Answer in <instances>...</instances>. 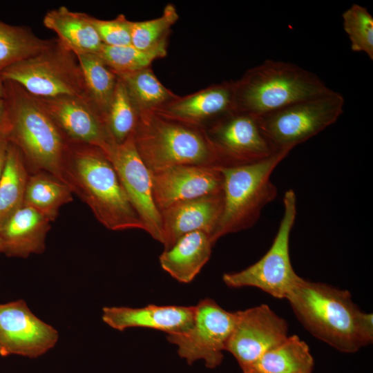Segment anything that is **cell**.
Returning <instances> with one entry per match:
<instances>
[{
  "label": "cell",
  "instance_id": "1",
  "mask_svg": "<svg viewBox=\"0 0 373 373\" xmlns=\"http://www.w3.org/2000/svg\"><path fill=\"white\" fill-rule=\"evenodd\" d=\"M286 299L303 325L315 337L344 353L373 341V315L362 312L350 293L303 278Z\"/></svg>",
  "mask_w": 373,
  "mask_h": 373
},
{
  "label": "cell",
  "instance_id": "2",
  "mask_svg": "<svg viewBox=\"0 0 373 373\" xmlns=\"http://www.w3.org/2000/svg\"><path fill=\"white\" fill-rule=\"evenodd\" d=\"M64 180L108 229L144 230L113 164L100 148L71 142Z\"/></svg>",
  "mask_w": 373,
  "mask_h": 373
},
{
  "label": "cell",
  "instance_id": "3",
  "mask_svg": "<svg viewBox=\"0 0 373 373\" xmlns=\"http://www.w3.org/2000/svg\"><path fill=\"white\" fill-rule=\"evenodd\" d=\"M4 84L2 131L7 140L21 151L30 174L45 171L64 182V164L71 142L34 96L15 82L4 80Z\"/></svg>",
  "mask_w": 373,
  "mask_h": 373
},
{
  "label": "cell",
  "instance_id": "4",
  "mask_svg": "<svg viewBox=\"0 0 373 373\" xmlns=\"http://www.w3.org/2000/svg\"><path fill=\"white\" fill-rule=\"evenodd\" d=\"M135 148L151 172L178 165L220 166L218 154L202 125L159 111L139 113L133 133Z\"/></svg>",
  "mask_w": 373,
  "mask_h": 373
},
{
  "label": "cell",
  "instance_id": "5",
  "mask_svg": "<svg viewBox=\"0 0 373 373\" xmlns=\"http://www.w3.org/2000/svg\"><path fill=\"white\" fill-rule=\"evenodd\" d=\"M234 111L258 117L332 90L314 73L272 59L248 70L234 81Z\"/></svg>",
  "mask_w": 373,
  "mask_h": 373
},
{
  "label": "cell",
  "instance_id": "6",
  "mask_svg": "<svg viewBox=\"0 0 373 373\" xmlns=\"http://www.w3.org/2000/svg\"><path fill=\"white\" fill-rule=\"evenodd\" d=\"M289 151H280L262 161L220 167L223 177V209L211 237L213 245L229 233L246 230L259 220L262 209L278 194L271 175Z\"/></svg>",
  "mask_w": 373,
  "mask_h": 373
},
{
  "label": "cell",
  "instance_id": "7",
  "mask_svg": "<svg viewBox=\"0 0 373 373\" xmlns=\"http://www.w3.org/2000/svg\"><path fill=\"white\" fill-rule=\"evenodd\" d=\"M0 76L37 97L68 95L88 99L77 55L57 38L38 53L2 70Z\"/></svg>",
  "mask_w": 373,
  "mask_h": 373
},
{
  "label": "cell",
  "instance_id": "8",
  "mask_svg": "<svg viewBox=\"0 0 373 373\" xmlns=\"http://www.w3.org/2000/svg\"><path fill=\"white\" fill-rule=\"evenodd\" d=\"M284 211L276 236L267 253L256 262L236 272L223 275L230 287H254L276 298H287L302 278L294 270L289 256V238L296 213V195L293 189L283 196Z\"/></svg>",
  "mask_w": 373,
  "mask_h": 373
},
{
  "label": "cell",
  "instance_id": "9",
  "mask_svg": "<svg viewBox=\"0 0 373 373\" xmlns=\"http://www.w3.org/2000/svg\"><path fill=\"white\" fill-rule=\"evenodd\" d=\"M343 96L335 90L258 117L264 135L277 151L296 145L333 124L343 113Z\"/></svg>",
  "mask_w": 373,
  "mask_h": 373
},
{
  "label": "cell",
  "instance_id": "10",
  "mask_svg": "<svg viewBox=\"0 0 373 373\" xmlns=\"http://www.w3.org/2000/svg\"><path fill=\"white\" fill-rule=\"evenodd\" d=\"M236 318V312L225 310L211 298H204L195 305L191 327L181 333L167 334L166 338L189 365L203 361L207 367L214 369L222 363Z\"/></svg>",
  "mask_w": 373,
  "mask_h": 373
},
{
  "label": "cell",
  "instance_id": "11",
  "mask_svg": "<svg viewBox=\"0 0 373 373\" xmlns=\"http://www.w3.org/2000/svg\"><path fill=\"white\" fill-rule=\"evenodd\" d=\"M207 132L221 167L258 162L278 152L262 131L258 117L251 114L231 112L215 121Z\"/></svg>",
  "mask_w": 373,
  "mask_h": 373
},
{
  "label": "cell",
  "instance_id": "12",
  "mask_svg": "<svg viewBox=\"0 0 373 373\" xmlns=\"http://www.w3.org/2000/svg\"><path fill=\"white\" fill-rule=\"evenodd\" d=\"M106 155L144 226V231L162 244L161 214L153 198L151 171L137 153L133 133L122 143L113 145Z\"/></svg>",
  "mask_w": 373,
  "mask_h": 373
},
{
  "label": "cell",
  "instance_id": "13",
  "mask_svg": "<svg viewBox=\"0 0 373 373\" xmlns=\"http://www.w3.org/2000/svg\"><path fill=\"white\" fill-rule=\"evenodd\" d=\"M236 314L225 351L235 357L242 370L252 365L288 337L287 322L265 304L236 312Z\"/></svg>",
  "mask_w": 373,
  "mask_h": 373
},
{
  "label": "cell",
  "instance_id": "14",
  "mask_svg": "<svg viewBox=\"0 0 373 373\" xmlns=\"http://www.w3.org/2000/svg\"><path fill=\"white\" fill-rule=\"evenodd\" d=\"M52 326L36 316L23 300L0 304V354L37 358L57 343Z\"/></svg>",
  "mask_w": 373,
  "mask_h": 373
},
{
  "label": "cell",
  "instance_id": "15",
  "mask_svg": "<svg viewBox=\"0 0 373 373\" xmlns=\"http://www.w3.org/2000/svg\"><path fill=\"white\" fill-rule=\"evenodd\" d=\"M35 97L70 142L96 146L106 154L115 144L104 118L88 99L68 95Z\"/></svg>",
  "mask_w": 373,
  "mask_h": 373
},
{
  "label": "cell",
  "instance_id": "16",
  "mask_svg": "<svg viewBox=\"0 0 373 373\" xmlns=\"http://www.w3.org/2000/svg\"><path fill=\"white\" fill-rule=\"evenodd\" d=\"M151 174L153 198L160 211L178 202L222 192L220 166L178 165Z\"/></svg>",
  "mask_w": 373,
  "mask_h": 373
},
{
  "label": "cell",
  "instance_id": "17",
  "mask_svg": "<svg viewBox=\"0 0 373 373\" xmlns=\"http://www.w3.org/2000/svg\"><path fill=\"white\" fill-rule=\"evenodd\" d=\"M222 209V192L178 202L161 210L164 249L171 247L182 236L194 231L204 232L211 239Z\"/></svg>",
  "mask_w": 373,
  "mask_h": 373
},
{
  "label": "cell",
  "instance_id": "18",
  "mask_svg": "<svg viewBox=\"0 0 373 373\" xmlns=\"http://www.w3.org/2000/svg\"><path fill=\"white\" fill-rule=\"evenodd\" d=\"M195 306L148 305L142 307H104L102 320L123 331L131 327L153 329L167 334L187 330L193 323Z\"/></svg>",
  "mask_w": 373,
  "mask_h": 373
},
{
  "label": "cell",
  "instance_id": "19",
  "mask_svg": "<svg viewBox=\"0 0 373 373\" xmlns=\"http://www.w3.org/2000/svg\"><path fill=\"white\" fill-rule=\"evenodd\" d=\"M234 105V81H230L184 97H178L157 111L184 122L202 125L203 122H214L233 112Z\"/></svg>",
  "mask_w": 373,
  "mask_h": 373
},
{
  "label": "cell",
  "instance_id": "20",
  "mask_svg": "<svg viewBox=\"0 0 373 373\" xmlns=\"http://www.w3.org/2000/svg\"><path fill=\"white\" fill-rule=\"evenodd\" d=\"M50 222L37 210L23 204L0 226L3 253L20 258L43 253Z\"/></svg>",
  "mask_w": 373,
  "mask_h": 373
},
{
  "label": "cell",
  "instance_id": "21",
  "mask_svg": "<svg viewBox=\"0 0 373 373\" xmlns=\"http://www.w3.org/2000/svg\"><path fill=\"white\" fill-rule=\"evenodd\" d=\"M213 245L204 232L186 233L164 250L159 258L160 266L178 282L189 283L209 260Z\"/></svg>",
  "mask_w": 373,
  "mask_h": 373
},
{
  "label": "cell",
  "instance_id": "22",
  "mask_svg": "<svg viewBox=\"0 0 373 373\" xmlns=\"http://www.w3.org/2000/svg\"><path fill=\"white\" fill-rule=\"evenodd\" d=\"M43 23L77 56L98 55L104 45L92 23L91 16L72 11L64 6L48 10L44 17Z\"/></svg>",
  "mask_w": 373,
  "mask_h": 373
},
{
  "label": "cell",
  "instance_id": "23",
  "mask_svg": "<svg viewBox=\"0 0 373 373\" xmlns=\"http://www.w3.org/2000/svg\"><path fill=\"white\" fill-rule=\"evenodd\" d=\"M314 358L307 343L296 335L264 354L243 373H312Z\"/></svg>",
  "mask_w": 373,
  "mask_h": 373
},
{
  "label": "cell",
  "instance_id": "24",
  "mask_svg": "<svg viewBox=\"0 0 373 373\" xmlns=\"http://www.w3.org/2000/svg\"><path fill=\"white\" fill-rule=\"evenodd\" d=\"M73 194L68 186L59 178L39 171L29 175L23 204L52 222L57 218L60 208L73 201Z\"/></svg>",
  "mask_w": 373,
  "mask_h": 373
},
{
  "label": "cell",
  "instance_id": "25",
  "mask_svg": "<svg viewBox=\"0 0 373 373\" xmlns=\"http://www.w3.org/2000/svg\"><path fill=\"white\" fill-rule=\"evenodd\" d=\"M29 175L21 151L8 142L0 179V226L23 205Z\"/></svg>",
  "mask_w": 373,
  "mask_h": 373
},
{
  "label": "cell",
  "instance_id": "26",
  "mask_svg": "<svg viewBox=\"0 0 373 373\" xmlns=\"http://www.w3.org/2000/svg\"><path fill=\"white\" fill-rule=\"evenodd\" d=\"M77 57L83 73L87 97L106 121L118 77L98 55Z\"/></svg>",
  "mask_w": 373,
  "mask_h": 373
},
{
  "label": "cell",
  "instance_id": "27",
  "mask_svg": "<svg viewBox=\"0 0 373 373\" xmlns=\"http://www.w3.org/2000/svg\"><path fill=\"white\" fill-rule=\"evenodd\" d=\"M139 113L159 109L178 97L156 77L150 68L119 75Z\"/></svg>",
  "mask_w": 373,
  "mask_h": 373
},
{
  "label": "cell",
  "instance_id": "28",
  "mask_svg": "<svg viewBox=\"0 0 373 373\" xmlns=\"http://www.w3.org/2000/svg\"><path fill=\"white\" fill-rule=\"evenodd\" d=\"M50 39L37 37L30 28L0 21V73L46 47Z\"/></svg>",
  "mask_w": 373,
  "mask_h": 373
},
{
  "label": "cell",
  "instance_id": "29",
  "mask_svg": "<svg viewBox=\"0 0 373 373\" xmlns=\"http://www.w3.org/2000/svg\"><path fill=\"white\" fill-rule=\"evenodd\" d=\"M166 55V46L141 50L132 45L109 46L103 45L98 55L117 75L131 73L147 68L151 63Z\"/></svg>",
  "mask_w": 373,
  "mask_h": 373
},
{
  "label": "cell",
  "instance_id": "30",
  "mask_svg": "<svg viewBox=\"0 0 373 373\" xmlns=\"http://www.w3.org/2000/svg\"><path fill=\"white\" fill-rule=\"evenodd\" d=\"M138 119L139 112L124 83L118 77L106 120L108 131L115 144L122 143L133 133Z\"/></svg>",
  "mask_w": 373,
  "mask_h": 373
},
{
  "label": "cell",
  "instance_id": "31",
  "mask_svg": "<svg viewBox=\"0 0 373 373\" xmlns=\"http://www.w3.org/2000/svg\"><path fill=\"white\" fill-rule=\"evenodd\" d=\"M178 19L175 8L168 4L162 16L147 21H131V45L141 50L167 46L171 27Z\"/></svg>",
  "mask_w": 373,
  "mask_h": 373
},
{
  "label": "cell",
  "instance_id": "32",
  "mask_svg": "<svg viewBox=\"0 0 373 373\" xmlns=\"http://www.w3.org/2000/svg\"><path fill=\"white\" fill-rule=\"evenodd\" d=\"M343 29L352 51L364 52L373 59V17L367 9L353 3L342 14Z\"/></svg>",
  "mask_w": 373,
  "mask_h": 373
},
{
  "label": "cell",
  "instance_id": "33",
  "mask_svg": "<svg viewBox=\"0 0 373 373\" xmlns=\"http://www.w3.org/2000/svg\"><path fill=\"white\" fill-rule=\"evenodd\" d=\"M91 21L104 45H131V21L124 15H119L111 20L99 19L91 16Z\"/></svg>",
  "mask_w": 373,
  "mask_h": 373
},
{
  "label": "cell",
  "instance_id": "34",
  "mask_svg": "<svg viewBox=\"0 0 373 373\" xmlns=\"http://www.w3.org/2000/svg\"><path fill=\"white\" fill-rule=\"evenodd\" d=\"M8 140L1 131L0 132V179L4 167Z\"/></svg>",
  "mask_w": 373,
  "mask_h": 373
},
{
  "label": "cell",
  "instance_id": "35",
  "mask_svg": "<svg viewBox=\"0 0 373 373\" xmlns=\"http://www.w3.org/2000/svg\"><path fill=\"white\" fill-rule=\"evenodd\" d=\"M6 115V104L5 99H0V132L3 129Z\"/></svg>",
  "mask_w": 373,
  "mask_h": 373
},
{
  "label": "cell",
  "instance_id": "36",
  "mask_svg": "<svg viewBox=\"0 0 373 373\" xmlns=\"http://www.w3.org/2000/svg\"><path fill=\"white\" fill-rule=\"evenodd\" d=\"M5 97V84L4 80L0 76V99H3Z\"/></svg>",
  "mask_w": 373,
  "mask_h": 373
},
{
  "label": "cell",
  "instance_id": "37",
  "mask_svg": "<svg viewBox=\"0 0 373 373\" xmlns=\"http://www.w3.org/2000/svg\"><path fill=\"white\" fill-rule=\"evenodd\" d=\"M2 252L3 253V245H2V242L0 239V253Z\"/></svg>",
  "mask_w": 373,
  "mask_h": 373
}]
</instances>
